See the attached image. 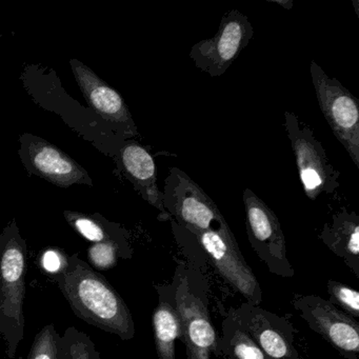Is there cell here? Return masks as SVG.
<instances>
[{"label": "cell", "instance_id": "obj_12", "mask_svg": "<svg viewBox=\"0 0 359 359\" xmlns=\"http://www.w3.org/2000/svg\"><path fill=\"white\" fill-rule=\"evenodd\" d=\"M28 157L35 173L55 186L67 188L74 184H91L89 175L79 163L45 140L31 142Z\"/></svg>", "mask_w": 359, "mask_h": 359}, {"label": "cell", "instance_id": "obj_11", "mask_svg": "<svg viewBox=\"0 0 359 359\" xmlns=\"http://www.w3.org/2000/svg\"><path fill=\"white\" fill-rule=\"evenodd\" d=\"M70 64L83 97L92 109L106 121L128 126L129 129L135 132L131 113L121 94L79 60H72Z\"/></svg>", "mask_w": 359, "mask_h": 359}, {"label": "cell", "instance_id": "obj_6", "mask_svg": "<svg viewBox=\"0 0 359 359\" xmlns=\"http://www.w3.org/2000/svg\"><path fill=\"white\" fill-rule=\"evenodd\" d=\"M243 201L252 249L270 273L291 278L295 271L287 258L285 234L276 214L251 189L243 191Z\"/></svg>", "mask_w": 359, "mask_h": 359}, {"label": "cell", "instance_id": "obj_10", "mask_svg": "<svg viewBox=\"0 0 359 359\" xmlns=\"http://www.w3.org/2000/svg\"><path fill=\"white\" fill-rule=\"evenodd\" d=\"M233 311L266 358L304 359L295 348V329L287 317L248 302L233 308Z\"/></svg>", "mask_w": 359, "mask_h": 359}, {"label": "cell", "instance_id": "obj_23", "mask_svg": "<svg viewBox=\"0 0 359 359\" xmlns=\"http://www.w3.org/2000/svg\"><path fill=\"white\" fill-rule=\"evenodd\" d=\"M66 262L64 256L56 250H48L43 256V266L50 273L60 272Z\"/></svg>", "mask_w": 359, "mask_h": 359}, {"label": "cell", "instance_id": "obj_9", "mask_svg": "<svg viewBox=\"0 0 359 359\" xmlns=\"http://www.w3.org/2000/svg\"><path fill=\"white\" fill-rule=\"evenodd\" d=\"M184 230L195 237L218 274L247 300L245 302L253 306L262 304V290L259 281L245 262L236 239L212 231Z\"/></svg>", "mask_w": 359, "mask_h": 359}, {"label": "cell", "instance_id": "obj_13", "mask_svg": "<svg viewBox=\"0 0 359 359\" xmlns=\"http://www.w3.org/2000/svg\"><path fill=\"white\" fill-rule=\"evenodd\" d=\"M121 165L144 201L161 212V218L170 219L163 208V192L157 186L156 165L152 155L135 142L125 144L119 152Z\"/></svg>", "mask_w": 359, "mask_h": 359}, {"label": "cell", "instance_id": "obj_4", "mask_svg": "<svg viewBox=\"0 0 359 359\" xmlns=\"http://www.w3.org/2000/svg\"><path fill=\"white\" fill-rule=\"evenodd\" d=\"M283 127L295 155L298 175L306 196L316 201L321 194L335 192L340 186V172L330 163L312 128L290 111L283 113Z\"/></svg>", "mask_w": 359, "mask_h": 359}, {"label": "cell", "instance_id": "obj_14", "mask_svg": "<svg viewBox=\"0 0 359 359\" xmlns=\"http://www.w3.org/2000/svg\"><path fill=\"white\" fill-rule=\"evenodd\" d=\"M318 238L359 278V216L356 212L340 209L331 222L325 224Z\"/></svg>", "mask_w": 359, "mask_h": 359}, {"label": "cell", "instance_id": "obj_8", "mask_svg": "<svg viewBox=\"0 0 359 359\" xmlns=\"http://www.w3.org/2000/svg\"><path fill=\"white\" fill-rule=\"evenodd\" d=\"M309 327L331 344L342 357L359 359V323L327 299L295 294L291 302Z\"/></svg>", "mask_w": 359, "mask_h": 359}, {"label": "cell", "instance_id": "obj_1", "mask_svg": "<svg viewBox=\"0 0 359 359\" xmlns=\"http://www.w3.org/2000/svg\"><path fill=\"white\" fill-rule=\"evenodd\" d=\"M65 269L60 287L77 317L123 340L135 335L133 317L116 290L85 262L71 260Z\"/></svg>", "mask_w": 359, "mask_h": 359}, {"label": "cell", "instance_id": "obj_21", "mask_svg": "<svg viewBox=\"0 0 359 359\" xmlns=\"http://www.w3.org/2000/svg\"><path fill=\"white\" fill-rule=\"evenodd\" d=\"M65 216L69 224L88 241L96 243L110 241L104 228L89 216L71 211L65 212Z\"/></svg>", "mask_w": 359, "mask_h": 359}, {"label": "cell", "instance_id": "obj_15", "mask_svg": "<svg viewBox=\"0 0 359 359\" xmlns=\"http://www.w3.org/2000/svg\"><path fill=\"white\" fill-rule=\"evenodd\" d=\"M26 257L20 243L12 239L6 245L0 262L3 283V311L6 316L22 323V304L26 295Z\"/></svg>", "mask_w": 359, "mask_h": 359}, {"label": "cell", "instance_id": "obj_18", "mask_svg": "<svg viewBox=\"0 0 359 359\" xmlns=\"http://www.w3.org/2000/svg\"><path fill=\"white\" fill-rule=\"evenodd\" d=\"M329 302L353 318L359 317V293L357 290L335 280H327Z\"/></svg>", "mask_w": 359, "mask_h": 359}, {"label": "cell", "instance_id": "obj_17", "mask_svg": "<svg viewBox=\"0 0 359 359\" xmlns=\"http://www.w3.org/2000/svg\"><path fill=\"white\" fill-rule=\"evenodd\" d=\"M219 355L226 359H268L262 348L241 325L233 308L222 321V334L218 344Z\"/></svg>", "mask_w": 359, "mask_h": 359}, {"label": "cell", "instance_id": "obj_3", "mask_svg": "<svg viewBox=\"0 0 359 359\" xmlns=\"http://www.w3.org/2000/svg\"><path fill=\"white\" fill-rule=\"evenodd\" d=\"M163 208L177 226L235 238L226 218L205 191L182 170L171 168L165 180Z\"/></svg>", "mask_w": 359, "mask_h": 359}, {"label": "cell", "instance_id": "obj_16", "mask_svg": "<svg viewBox=\"0 0 359 359\" xmlns=\"http://www.w3.org/2000/svg\"><path fill=\"white\" fill-rule=\"evenodd\" d=\"M155 289L159 298L152 317L157 356L158 359H176V340L184 338L182 320L167 294L159 285Z\"/></svg>", "mask_w": 359, "mask_h": 359}, {"label": "cell", "instance_id": "obj_19", "mask_svg": "<svg viewBox=\"0 0 359 359\" xmlns=\"http://www.w3.org/2000/svg\"><path fill=\"white\" fill-rule=\"evenodd\" d=\"M60 338L53 325H46L35 337L28 359H58Z\"/></svg>", "mask_w": 359, "mask_h": 359}, {"label": "cell", "instance_id": "obj_22", "mask_svg": "<svg viewBox=\"0 0 359 359\" xmlns=\"http://www.w3.org/2000/svg\"><path fill=\"white\" fill-rule=\"evenodd\" d=\"M117 251L118 248L114 241H102L90 248L89 258L96 268L107 270L116 264Z\"/></svg>", "mask_w": 359, "mask_h": 359}, {"label": "cell", "instance_id": "obj_20", "mask_svg": "<svg viewBox=\"0 0 359 359\" xmlns=\"http://www.w3.org/2000/svg\"><path fill=\"white\" fill-rule=\"evenodd\" d=\"M62 337L66 340L71 359H100L93 341L83 332L69 327Z\"/></svg>", "mask_w": 359, "mask_h": 359}, {"label": "cell", "instance_id": "obj_24", "mask_svg": "<svg viewBox=\"0 0 359 359\" xmlns=\"http://www.w3.org/2000/svg\"><path fill=\"white\" fill-rule=\"evenodd\" d=\"M268 3L276 4L281 6L287 10H291L293 8V0H266Z\"/></svg>", "mask_w": 359, "mask_h": 359}, {"label": "cell", "instance_id": "obj_2", "mask_svg": "<svg viewBox=\"0 0 359 359\" xmlns=\"http://www.w3.org/2000/svg\"><path fill=\"white\" fill-rule=\"evenodd\" d=\"M180 314L186 344L187 359H211L219 355V337L209 310V285L199 269L189 264L176 266L173 279L159 285Z\"/></svg>", "mask_w": 359, "mask_h": 359}, {"label": "cell", "instance_id": "obj_5", "mask_svg": "<svg viewBox=\"0 0 359 359\" xmlns=\"http://www.w3.org/2000/svg\"><path fill=\"white\" fill-rule=\"evenodd\" d=\"M310 74L319 108L327 125L359 169L358 100L314 60L311 62Z\"/></svg>", "mask_w": 359, "mask_h": 359}, {"label": "cell", "instance_id": "obj_7", "mask_svg": "<svg viewBox=\"0 0 359 359\" xmlns=\"http://www.w3.org/2000/svg\"><path fill=\"white\" fill-rule=\"evenodd\" d=\"M253 35L249 18L238 10H231L222 16L213 37L191 48L190 58L197 69L209 76H222L247 48Z\"/></svg>", "mask_w": 359, "mask_h": 359}]
</instances>
